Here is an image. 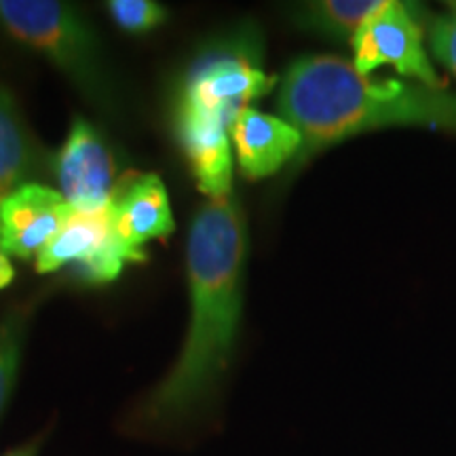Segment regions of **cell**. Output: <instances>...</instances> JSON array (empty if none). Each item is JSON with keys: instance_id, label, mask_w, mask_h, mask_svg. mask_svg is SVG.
<instances>
[{"instance_id": "9a60e30c", "label": "cell", "mask_w": 456, "mask_h": 456, "mask_svg": "<svg viewBox=\"0 0 456 456\" xmlns=\"http://www.w3.org/2000/svg\"><path fill=\"white\" fill-rule=\"evenodd\" d=\"M106 7L114 24L129 34L151 32L167 20V9L155 0H110Z\"/></svg>"}, {"instance_id": "8fae6325", "label": "cell", "mask_w": 456, "mask_h": 456, "mask_svg": "<svg viewBox=\"0 0 456 456\" xmlns=\"http://www.w3.org/2000/svg\"><path fill=\"white\" fill-rule=\"evenodd\" d=\"M114 241L110 203L95 209H72L61 231L37 256L38 273H53L68 265H85Z\"/></svg>"}, {"instance_id": "30bf717a", "label": "cell", "mask_w": 456, "mask_h": 456, "mask_svg": "<svg viewBox=\"0 0 456 456\" xmlns=\"http://www.w3.org/2000/svg\"><path fill=\"white\" fill-rule=\"evenodd\" d=\"M182 146H184L197 186L203 195L220 199L232 191V155L226 121L192 110H175Z\"/></svg>"}, {"instance_id": "6da1fadb", "label": "cell", "mask_w": 456, "mask_h": 456, "mask_svg": "<svg viewBox=\"0 0 456 456\" xmlns=\"http://www.w3.org/2000/svg\"><path fill=\"white\" fill-rule=\"evenodd\" d=\"M248 231L241 205L209 199L191 224L186 243L191 322L180 357L129 416L134 431H169L214 406L241 322Z\"/></svg>"}, {"instance_id": "2e32d148", "label": "cell", "mask_w": 456, "mask_h": 456, "mask_svg": "<svg viewBox=\"0 0 456 456\" xmlns=\"http://www.w3.org/2000/svg\"><path fill=\"white\" fill-rule=\"evenodd\" d=\"M13 277H15V269H13V265H11L9 256L0 252V289H4L7 285H11Z\"/></svg>"}, {"instance_id": "ba28073f", "label": "cell", "mask_w": 456, "mask_h": 456, "mask_svg": "<svg viewBox=\"0 0 456 456\" xmlns=\"http://www.w3.org/2000/svg\"><path fill=\"white\" fill-rule=\"evenodd\" d=\"M72 208L53 188L24 184L0 203V252L28 260L47 248Z\"/></svg>"}, {"instance_id": "e0dca14e", "label": "cell", "mask_w": 456, "mask_h": 456, "mask_svg": "<svg viewBox=\"0 0 456 456\" xmlns=\"http://www.w3.org/2000/svg\"><path fill=\"white\" fill-rule=\"evenodd\" d=\"M4 456H37V448L34 446H24V448H17L13 452L4 454Z\"/></svg>"}, {"instance_id": "277c9868", "label": "cell", "mask_w": 456, "mask_h": 456, "mask_svg": "<svg viewBox=\"0 0 456 456\" xmlns=\"http://www.w3.org/2000/svg\"><path fill=\"white\" fill-rule=\"evenodd\" d=\"M275 83V77L262 70L258 43L241 37L199 57L182 85L178 108L231 125L249 102L269 94Z\"/></svg>"}, {"instance_id": "4fadbf2b", "label": "cell", "mask_w": 456, "mask_h": 456, "mask_svg": "<svg viewBox=\"0 0 456 456\" xmlns=\"http://www.w3.org/2000/svg\"><path fill=\"white\" fill-rule=\"evenodd\" d=\"M383 0H317L296 9V26L340 41H353Z\"/></svg>"}, {"instance_id": "7c38bea8", "label": "cell", "mask_w": 456, "mask_h": 456, "mask_svg": "<svg viewBox=\"0 0 456 456\" xmlns=\"http://www.w3.org/2000/svg\"><path fill=\"white\" fill-rule=\"evenodd\" d=\"M38 167V148L20 108L0 85V203L24 184Z\"/></svg>"}, {"instance_id": "5b68a950", "label": "cell", "mask_w": 456, "mask_h": 456, "mask_svg": "<svg viewBox=\"0 0 456 456\" xmlns=\"http://www.w3.org/2000/svg\"><path fill=\"white\" fill-rule=\"evenodd\" d=\"M351 47L353 68L362 77H368L380 66H391L403 77L416 78L420 85L444 89L425 51L423 30L406 3L383 0L379 11L359 28Z\"/></svg>"}, {"instance_id": "3957f363", "label": "cell", "mask_w": 456, "mask_h": 456, "mask_svg": "<svg viewBox=\"0 0 456 456\" xmlns=\"http://www.w3.org/2000/svg\"><path fill=\"white\" fill-rule=\"evenodd\" d=\"M0 26L41 53L94 106L112 112L114 94L100 38L77 7L57 0H0Z\"/></svg>"}, {"instance_id": "9c48e42d", "label": "cell", "mask_w": 456, "mask_h": 456, "mask_svg": "<svg viewBox=\"0 0 456 456\" xmlns=\"http://www.w3.org/2000/svg\"><path fill=\"white\" fill-rule=\"evenodd\" d=\"M231 135L241 171L252 180L277 174L289 159L300 155L302 148V135L294 125L252 106L232 118Z\"/></svg>"}, {"instance_id": "5bb4252c", "label": "cell", "mask_w": 456, "mask_h": 456, "mask_svg": "<svg viewBox=\"0 0 456 456\" xmlns=\"http://www.w3.org/2000/svg\"><path fill=\"white\" fill-rule=\"evenodd\" d=\"M28 315L30 311L21 306V309L7 311V315L0 319V414L7 408L17 372H20L28 334Z\"/></svg>"}, {"instance_id": "7a4b0ae2", "label": "cell", "mask_w": 456, "mask_h": 456, "mask_svg": "<svg viewBox=\"0 0 456 456\" xmlns=\"http://www.w3.org/2000/svg\"><path fill=\"white\" fill-rule=\"evenodd\" d=\"M277 110L302 135L296 161L366 131L429 125L456 134V95L420 83L374 81L336 55L296 60L281 78Z\"/></svg>"}, {"instance_id": "52a82bcc", "label": "cell", "mask_w": 456, "mask_h": 456, "mask_svg": "<svg viewBox=\"0 0 456 456\" xmlns=\"http://www.w3.org/2000/svg\"><path fill=\"white\" fill-rule=\"evenodd\" d=\"M112 232L131 262L144 260L140 248L167 237L175 228L167 188L155 174H131L118 180L110 197Z\"/></svg>"}, {"instance_id": "8992f818", "label": "cell", "mask_w": 456, "mask_h": 456, "mask_svg": "<svg viewBox=\"0 0 456 456\" xmlns=\"http://www.w3.org/2000/svg\"><path fill=\"white\" fill-rule=\"evenodd\" d=\"M55 178L72 209H95L110 201L117 165L104 135L85 118H74L70 134L55 157Z\"/></svg>"}]
</instances>
